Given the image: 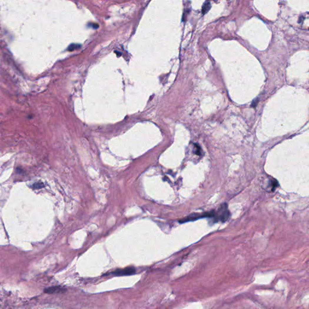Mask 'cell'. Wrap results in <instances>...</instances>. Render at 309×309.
I'll return each mask as SVG.
<instances>
[{
	"mask_svg": "<svg viewBox=\"0 0 309 309\" xmlns=\"http://www.w3.org/2000/svg\"><path fill=\"white\" fill-rule=\"evenodd\" d=\"M135 269L133 267H129L123 269H117L115 271L111 272V274L115 276H122V275H130L135 274Z\"/></svg>",
	"mask_w": 309,
	"mask_h": 309,
	"instance_id": "obj_1",
	"label": "cell"
},
{
	"mask_svg": "<svg viewBox=\"0 0 309 309\" xmlns=\"http://www.w3.org/2000/svg\"><path fill=\"white\" fill-rule=\"evenodd\" d=\"M217 215H219V219L220 220L223 222L227 220L230 216V212L228 210L227 205L226 204L222 205L219 209V213L217 214Z\"/></svg>",
	"mask_w": 309,
	"mask_h": 309,
	"instance_id": "obj_2",
	"label": "cell"
},
{
	"mask_svg": "<svg viewBox=\"0 0 309 309\" xmlns=\"http://www.w3.org/2000/svg\"><path fill=\"white\" fill-rule=\"evenodd\" d=\"M65 289L63 288L59 287V286H54L51 287L49 288H47L44 290V292L46 293L49 294H53V293H62Z\"/></svg>",
	"mask_w": 309,
	"mask_h": 309,
	"instance_id": "obj_3",
	"label": "cell"
},
{
	"mask_svg": "<svg viewBox=\"0 0 309 309\" xmlns=\"http://www.w3.org/2000/svg\"><path fill=\"white\" fill-rule=\"evenodd\" d=\"M210 8H211V3L209 1L205 2L202 6V13L203 15L207 14L209 11V10L210 9Z\"/></svg>",
	"mask_w": 309,
	"mask_h": 309,
	"instance_id": "obj_4",
	"label": "cell"
},
{
	"mask_svg": "<svg viewBox=\"0 0 309 309\" xmlns=\"http://www.w3.org/2000/svg\"><path fill=\"white\" fill-rule=\"evenodd\" d=\"M78 46H80V45H79L77 44H71L69 47H68V50L69 51H73L75 49H78Z\"/></svg>",
	"mask_w": 309,
	"mask_h": 309,
	"instance_id": "obj_5",
	"label": "cell"
},
{
	"mask_svg": "<svg viewBox=\"0 0 309 309\" xmlns=\"http://www.w3.org/2000/svg\"><path fill=\"white\" fill-rule=\"evenodd\" d=\"M41 185H44L42 183H37V185H36L35 184H34L33 186V188H41L42 187H43L44 186H41Z\"/></svg>",
	"mask_w": 309,
	"mask_h": 309,
	"instance_id": "obj_6",
	"label": "cell"
},
{
	"mask_svg": "<svg viewBox=\"0 0 309 309\" xmlns=\"http://www.w3.org/2000/svg\"><path fill=\"white\" fill-rule=\"evenodd\" d=\"M258 99H255L252 102V104H251V106L253 107V108H255V107L257 106V103H258Z\"/></svg>",
	"mask_w": 309,
	"mask_h": 309,
	"instance_id": "obj_7",
	"label": "cell"
},
{
	"mask_svg": "<svg viewBox=\"0 0 309 309\" xmlns=\"http://www.w3.org/2000/svg\"><path fill=\"white\" fill-rule=\"evenodd\" d=\"M195 148L197 149V150H196V153L197 154H200V153H201L200 151H201V150H200V149L199 148V147H197V146L196 145V146H195Z\"/></svg>",
	"mask_w": 309,
	"mask_h": 309,
	"instance_id": "obj_8",
	"label": "cell"
}]
</instances>
